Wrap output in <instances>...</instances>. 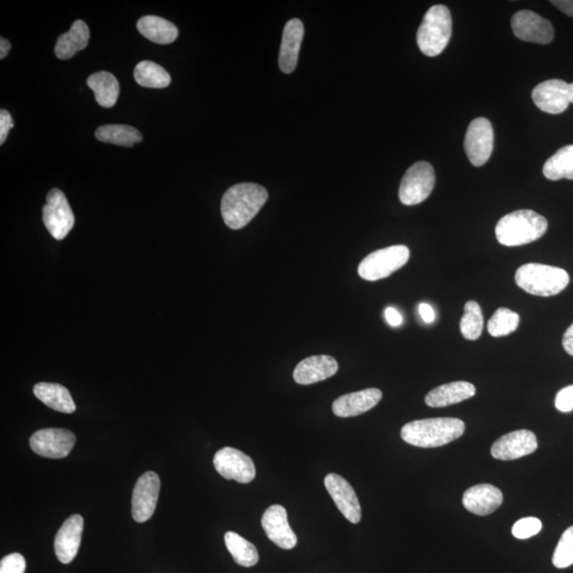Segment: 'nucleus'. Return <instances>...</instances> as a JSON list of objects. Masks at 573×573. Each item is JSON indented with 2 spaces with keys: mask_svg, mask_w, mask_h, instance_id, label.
<instances>
[{
  "mask_svg": "<svg viewBox=\"0 0 573 573\" xmlns=\"http://www.w3.org/2000/svg\"><path fill=\"white\" fill-rule=\"evenodd\" d=\"M476 395V388L471 383L454 382L440 385L425 397L428 407L443 408L470 400Z\"/></svg>",
  "mask_w": 573,
  "mask_h": 573,
  "instance_id": "obj_23",
  "label": "nucleus"
},
{
  "mask_svg": "<svg viewBox=\"0 0 573 573\" xmlns=\"http://www.w3.org/2000/svg\"><path fill=\"white\" fill-rule=\"evenodd\" d=\"M551 4L568 16H573V0H553Z\"/></svg>",
  "mask_w": 573,
  "mask_h": 573,
  "instance_id": "obj_40",
  "label": "nucleus"
},
{
  "mask_svg": "<svg viewBox=\"0 0 573 573\" xmlns=\"http://www.w3.org/2000/svg\"><path fill=\"white\" fill-rule=\"evenodd\" d=\"M137 29L146 39L160 45L173 43L179 35L176 24L154 15L141 17L137 23Z\"/></svg>",
  "mask_w": 573,
  "mask_h": 573,
  "instance_id": "obj_26",
  "label": "nucleus"
},
{
  "mask_svg": "<svg viewBox=\"0 0 573 573\" xmlns=\"http://www.w3.org/2000/svg\"><path fill=\"white\" fill-rule=\"evenodd\" d=\"M552 563L558 569L573 565V526L567 529L554 551Z\"/></svg>",
  "mask_w": 573,
  "mask_h": 573,
  "instance_id": "obj_34",
  "label": "nucleus"
},
{
  "mask_svg": "<svg viewBox=\"0 0 573 573\" xmlns=\"http://www.w3.org/2000/svg\"><path fill=\"white\" fill-rule=\"evenodd\" d=\"M29 443L31 450L41 457L64 459L73 451L76 435L67 429L46 428L34 432Z\"/></svg>",
  "mask_w": 573,
  "mask_h": 573,
  "instance_id": "obj_10",
  "label": "nucleus"
},
{
  "mask_svg": "<svg viewBox=\"0 0 573 573\" xmlns=\"http://www.w3.org/2000/svg\"><path fill=\"white\" fill-rule=\"evenodd\" d=\"M548 229L544 216L531 209L513 211L497 223L495 233L498 242L507 247L531 244L543 237Z\"/></svg>",
  "mask_w": 573,
  "mask_h": 573,
  "instance_id": "obj_3",
  "label": "nucleus"
},
{
  "mask_svg": "<svg viewBox=\"0 0 573 573\" xmlns=\"http://www.w3.org/2000/svg\"><path fill=\"white\" fill-rule=\"evenodd\" d=\"M15 127L14 120L7 110L0 111V145L7 140L9 131Z\"/></svg>",
  "mask_w": 573,
  "mask_h": 573,
  "instance_id": "obj_38",
  "label": "nucleus"
},
{
  "mask_svg": "<svg viewBox=\"0 0 573 573\" xmlns=\"http://www.w3.org/2000/svg\"><path fill=\"white\" fill-rule=\"evenodd\" d=\"M34 393L37 400L58 413L71 414L76 411L70 391L62 384L40 383L34 385Z\"/></svg>",
  "mask_w": 573,
  "mask_h": 573,
  "instance_id": "obj_24",
  "label": "nucleus"
},
{
  "mask_svg": "<svg viewBox=\"0 0 573 573\" xmlns=\"http://www.w3.org/2000/svg\"><path fill=\"white\" fill-rule=\"evenodd\" d=\"M324 484L342 515L348 521L358 523L361 520V506L352 485L337 473H329Z\"/></svg>",
  "mask_w": 573,
  "mask_h": 573,
  "instance_id": "obj_17",
  "label": "nucleus"
},
{
  "mask_svg": "<svg viewBox=\"0 0 573 573\" xmlns=\"http://www.w3.org/2000/svg\"><path fill=\"white\" fill-rule=\"evenodd\" d=\"M90 28L83 21H76L67 34L59 36L54 53L60 60H68L89 45Z\"/></svg>",
  "mask_w": 573,
  "mask_h": 573,
  "instance_id": "obj_25",
  "label": "nucleus"
},
{
  "mask_svg": "<svg viewBox=\"0 0 573 573\" xmlns=\"http://www.w3.org/2000/svg\"><path fill=\"white\" fill-rule=\"evenodd\" d=\"M385 319L393 327L401 326L403 323L402 315L393 307L385 309Z\"/></svg>",
  "mask_w": 573,
  "mask_h": 573,
  "instance_id": "obj_39",
  "label": "nucleus"
},
{
  "mask_svg": "<svg viewBox=\"0 0 573 573\" xmlns=\"http://www.w3.org/2000/svg\"><path fill=\"white\" fill-rule=\"evenodd\" d=\"M338 370L337 360L320 354L301 361L295 369L294 378L298 384L308 385L333 377Z\"/></svg>",
  "mask_w": 573,
  "mask_h": 573,
  "instance_id": "obj_21",
  "label": "nucleus"
},
{
  "mask_svg": "<svg viewBox=\"0 0 573 573\" xmlns=\"http://www.w3.org/2000/svg\"><path fill=\"white\" fill-rule=\"evenodd\" d=\"M224 541H226L228 550L232 554L237 564L248 568V567H253L258 563L259 554L257 547L240 537L239 534L232 531L227 532L224 535Z\"/></svg>",
  "mask_w": 573,
  "mask_h": 573,
  "instance_id": "obj_28",
  "label": "nucleus"
},
{
  "mask_svg": "<svg viewBox=\"0 0 573 573\" xmlns=\"http://www.w3.org/2000/svg\"><path fill=\"white\" fill-rule=\"evenodd\" d=\"M512 29L517 39L547 45L552 42V24L532 11H520L512 17Z\"/></svg>",
  "mask_w": 573,
  "mask_h": 573,
  "instance_id": "obj_13",
  "label": "nucleus"
},
{
  "mask_svg": "<svg viewBox=\"0 0 573 573\" xmlns=\"http://www.w3.org/2000/svg\"><path fill=\"white\" fill-rule=\"evenodd\" d=\"M261 526L267 539L282 549L291 550L296 546V535L289 525L286 509L280 504H274L266 510Z\"/></svg>",
  "mask_w": 573,
  "mask_h": 573,
  "instance_id": "obj_16",
  "label": "nucleus"
},
{
  "mask_svg": "<svg viewBox=\"0 0 573 573\" xmlns=\"http://www.w3.org/2000/svg\"><path fill=\"white\" fill-rule=\"evenodd\" d=\"M568 86V83L559 79L545 81L533 90V102L545 113L562 114L570 103Z\"/></svg>",
  "mask_w": 573,
  "mask_h": 573,
  "instance_id": "obj_15",
  "label": "nucleus"
},
{
  "mask_svg": "<svg viewBox=\"0 0 573 573\" xmlns=\"http://www.w3.org/2000/svg\"><path fill=\"white\" fill-rule=\"evenodd\" d=\"M463 506L469 512L478 516L494 513L503 502L502 491L491 484H478L465 490Z\"/></svg>",
  "mask_w": 573,
  "mask_h": 573,
  "instance_id": "obj_19",
  "label": "nucleus"
},
{
  "mask_svg": "<svg viewBox=\"0 0 573 573\" xmlns=\"http://www.w3.org/2000/svg\"><path fill=\"white\" fill-rule=\"evenodd\" d=\"M383 398V392L371 388L342 395L333 403V413L339 417H353L364 414L376 407Z\"/></svg>",
  "mask_w": 573,
  "mask_h": 573,
  "instance_id": "obj_20",
  "label": "nucleus"
},
{
  "mask_svg": "<svg viewBox=\"0 0 573 573\" xmlns=\"http://www.w3.org/2000/svg\"><path fill=\"white\" fill-rule=\"evenodd\" d=\"M43 208V221L54 239L63 240L74 226V216L63 191H49Z\"/></svg>",
  "mask_w": 573,
  "mask_h": 573,
  "instance_id": "obj_8",
  "label": "nucleus"
},
{
  "mask_svg": "<svg viewBox=\"0 0 573 573\" xmlns=\"http://www.w3.org/2000/svg\"><path fill=\"white\" fill-rule=\"evenodd\" d=\"M465 423L453 417H438L413 421L402 428V439L410 445L422 448L445 446L462 437Z\"/></svg>",
  "mask_w": 573,
  "mask_h": 573,
  "instance_id": "obj_2",
  "label": "nucleus"
},
{
  "mask_svg": "<svg viewBox=\"0 0 573 573\" xmlns=\"http://www.w3.org/2000/svg\"><path fill=\"white\" fill-rule=\"evenodd\" d=\"M303 37L304 24L300 20L295 18L286 24L278 59L279 68L283 73H291L296 70Z\"/></svg>",
  "mask_w": 573,
  "mask_h": 573,
  "instance_id": "obj_22",
  "label": "nucleus"
},
{
  "mask_svg": "<svg viewBox=\"0 0 573 573\" xmlns=\"http://www.w3.org/2000/svg\"><path fill=\"white\" fill-rule=\"evenodd\" d=\"M136 83L148 89H165L171 83L170 74L151 61H142L134 70Z\"/></svg>",
  "mask_w": 573,
  "mask_h": 573,
  "instance_id": "obj_30",
  "label": "nucleus"
},
{
  "mask_svg": "<svg viewBox=\"0 0 573 573\" xmlns=\"http://www.w3.org/2000/svg\"><path fill=\"white\" fill-rule=\"evenodd\" d=\"M214 466L227 481L250 483L257 477L253 460L246 453L232 447H224L215 454Z\"/></svg>",
  "mask_w": 573,
  "mask_h": 573,
  "instance_id": "obj_11",
  "label": "nucleus"
},
{
  "mask_svg": "<svg viewBox=\"0 0 573 573\" xmlns=\"http://www.w3.org/2000/svg\"><path fill=\"white\" fill-rule=\"evenodd\" d=\"M483 325L481 305L475 301L467 302L464 306V315L460 322L461 334L466 340H478L481 337Z\"/></svg>",
  "mask_w": 573,
  "mask_h": 573,
  "instance_id": "obj_32",
  "label": "nucleus"
},
{
  "mask_svg": "<svg viewBox=\"0 0 573 573\" xmlns=\"http://www.w3.org/2000/svg\"><path fill=\"white\" fill-rule=\"evenodd\" d=\"M520 316L515 311L508 308L496 310L488 324L489 334L491 337L500 338L516 332L519 328Z\"/></svg>",
  "mask_w": 573,
  "mask_h": 573,
  "instance_id": "obj_33",
  "label": "nucleus"
},
{
  "mask_svg": "<svg viewBox=\"0 0 573 573\" xmlns=\"http://www.w3.org/2000/svg\"><path fill=\"white\" fill-rule=\"evenodd\" d=\"M410 251L406 246H392L367 255L358 267L360 277L369 282L387 278L408 263Z\"/></svg>",
  "mask_w": 573,
  "mask_h": 573,
  "instance_id": "obj_6",
  "label": "nucleus"
},
{
  "mask_svg": "<svg viewBox=\"0 0 573 573\" xmlns=\"http://www.w3.org/2000/svg\"><path fill=\"white\" fill-rule=\"evenodd\" d=\"M494 147V131L487 118H477L470 124L465 135L464 149L467 158L475 167L488 163Z\"/></svg>",
  "mask_w": 573,
  "mask_h": 573,
  "instance_id": "obj_9",
  "label": "nucleus"
},
{
  "mask_svg": "<svg viewBox=\"0 0 573 573\" xmlns=\"http://www.w3.org/2000/svg\"><path fill=\"white\" fill-rule=\"evenodd\" d=\"M452 20L450 9L443 5L430 8L417 31L416 41L427 57H437L451 41Z\"/></svg>",
  "mask_w": 573,
  "mask_h": 573,
  "instance_id": "obj_5",
  "label": "nucleus"
},
{
  "mask_svg": "<svg viewBox=\"0 0 573 573\" xmlns=\"http://www.w3.org/2000/svg\"><path fill=\"white\" fill-rule=\"evenodd\" d=\"M83 517L72 515L62 525L54 539V552L61 563L70 564L76 558L83 532Z\"/></svg>",
  "mask_w": 573,
  "mask_h": 573,
  "instance_id": "obj_18",
  "label": "nucleus"
},
{
  "mask_svg": "<svg viewBox=\"0 0 573 573\" xmlns=\"http://www.w3.org/2000/svg\"><path fill=\"white\" fill-rule=\"evenodd\" d=\"M420 315L423 322L432 323L435 319L433 308L426 303H422L419 306Z\"/></svg>",
  "mask_w": 573,
  "mask_h": 573,
  "instance_id": "obj_41",
  "label": "nucleus"
},
{
  "mask_svg": "<svg viewBox=\"0 0 573 573\" xmlns=\"http://www.w3.org/2000/svg\"><path fill=\"white\" fill-rule=\"evenodd\" d=\"M563 347L567 354L573 356V324L564 334Z\"/></svg>",
  "mask_w": 573,
  "mask_h": 573,
  "instance_id": "obj_42",
  "label": "nucleus"
},
{
  "mask_svg": "<svg viewBox=\"0 0 573 573\" xmlns=\"http://www.w3.org/2000/svg\"><path fill=\"white\" fill-rule=\"evenodd\" d=\"M556 407L560 413H571L573 410V385L558 392L556 398Z\"/></svg>",
  "mask_w": 573,
  "mask_h": 573,
  "instance_id": "obj_37",
  "label": "nucleus"
},
{
  "mask_svg": "<svg viewBox=\"0 0 573 573\" xmlns=\"http://www.w3.org/2000/svg\"><path fill=\"white\" fill-rule=\"evenodd\" d=\"M568 92H569V102L570 103H573V83L569 84Z\"/></svg>",
  "mask_w": 573,
  "mask_h": 573,
  "instance_id": "obj_44",
  "label": "nucleus"
},
{
  "mask_svg": "<svg viewBox=\"0 0 573 573\" xmlns=\"http://www.w3.org/2000/svg\"><path fill=\"white\" fill-rule=\"evenodd\" d=\"M548 180H573V145L560 148L548 160L543 168Z\"/></svg>",
  "mask_w": 573,
  "mask_h": 573,
  "instance_id": "obj_31",
  "label": "nucleus"
},
{
  "mask_svg": "<svg viewBox=\"0 0 573 573\" xmlns=\"http://www.w3.org/2000/svg\"><path fill=\"white\" fill-rule=\"evenodd\" d=\"M87 85L95 93L96 102L101 107H114L120 96L121 87L113 74L108 72L92 73L87 79Z\"/></svg>",
  "mask_w": 573,
  "mask_h": 573,
  "instance_id": "obj_27",
  "label": "nucleus"
},
{
  "mask_svg": "<svg viewBox=\"0 0 573 573\" xmlns=\"http://www.w3.org/2000/svg\"><path fill=\"white\" fill-rule=\"evenodd\" d=\"M543 528V523L537 517H526L517 522L512 529L516 539H527L538 535Z\"/></svg>",
  "mask_w": 573,
  "mask_h": 573,
  "instance_id": "obj_35",
  "label": "nucleus"
},
{
  "mask_svg": "<svg viewBox=\"0 0 573 573\" xmlns=\"http://www.w3.org/2000/svg\"><path fill=\"white\" fill-rule=\"evenodd\" d=\"M160 489L158 473L147 471L139 478L132 496V516L137 522L151 519L157 508Z\"/></svg>",
  "mask_w": 573,
  "mask_h": 573,
  "instance_id": "obj_12",
  "label": "nucleus"
},
{
  "mask_svg": "<svg viewBox=\"0 0 573 573\" xmlns=\"http://www.w3.org/2000/svg\"><path fill=\"white\" fill-rule=\"evenodd\" d=\"M267 198V189L258 184L241 183L230 187L221 201L224 223L232 229L245 228L259 213Z\"/></svg>",
  "mask_w": 573,
  "mask_h": 573,
  "instance_id": "obj_1",
  "label": "nucleus"
},
{
  "mask_svg": "<svg viewBox=\"0 0 573 573\" xmlns=\"http://www.w3.org/2000/svg\"><path fill=\"white\" fill-rule=\"evenodd\" d=\"M98 141L122 147H133L141 142L142 135L139 130L123 124H107L96 130Z\"/></svg>",
  "mask_w": 573,
  "mask_h": 573,
  "instance_id": "obj_29",
  "label": "nucleus"
},
{
  "mask_svg": "<svg viewBox=\"0 0 573 573\" xmlns=\"http://www.w3.org/2000/svg\"><path fill=\"white\" fill-rule=\"evenodd\" d=\"M515 282L532 296H553L566 289L569 274L560 267L543 264H526L517 269Z\"/></svg>",
  "mask_w": 573,
  "mask_h": 573,
  "instance_id": "obj_4",
  "label": "nucleus"
},
{
  "mask_svg": "<svg viewBox=\"0 0 573 573\" xmlns=\"http://www.w3.org/2000/svg\"><path fill=\"white\" fill-rule=\"evenodd\" d=\"M11 51V44L8 40L4 39L0 40V59H5L7 57L8 53Z\"/></svg>",
  "mask_w": 573,
  "mask_h": 573,
  "instance_id": "obj_43",
  "label": "nucleus"
},
{
  "mask_svg": "<svg viewBox=\"0 0 573 573\" xmlns=\"http://www.w3.org/2000/svg\"><path fill=\"white\" fill-rule=\"evenodd\" d=\"M26 559L20 553H11L0 562V573H24Z\"/></svg>",
  "mask_w": 573,
  "mask_h": 573,
  "instance_id": "obj_36",
  "label": "nucleus"
},
{
  "mask_svg": "<svg viewBox=\"0 0 573 573\" xmlns=\"http://www.w3.org/2000/svg\"><path fill=\"white\" fill-rule=\"evenodd\" d=\"M434 185L433 167L427 161H419L404 173L398 196L403 204L413 207L427 200L432 195Z\"/></svg>",
  "mask_w": 573,
  "mask_h": 573,
  "instance_id": "obj_7",
  "label": "nucleus"
},
{
  "mask_svg": "<svg viewBox=\"0 0 573 573\" xmlns=\"http://www.w3.org/2000/svg\"><path fill=\"white\" fill-rule=\"evenodd\" d=\"M538 446L537 435L530 430H516L497 440L490 453L496 460L512 461L537 452Z\"/></svg>",
  "mask_w": 573,
  "mask_h": 573,
  "instance_id": "obj_14",
  "label": "nucleus"
}]
</instances>
